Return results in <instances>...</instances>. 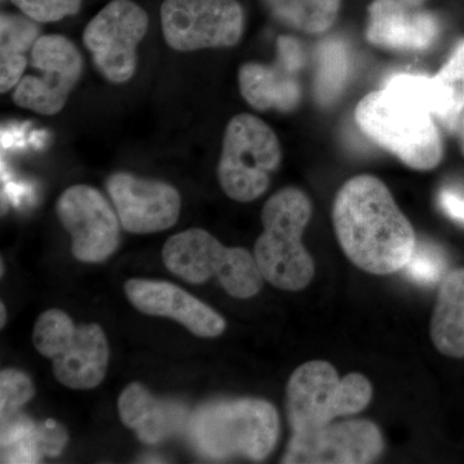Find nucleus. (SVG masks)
<instances>
[{
    "instance_id": "nucleus-1",
    "label": "nucleus",
    "mask_w": 464,
    "mask_h": 464,
    "mask_svg": "<svg viewBox=\"0 0 464 464\" xmlns=\"http://www.w3.org/2000/svg\"><path fill=\"white\" fill-rule=\"evenodd\" d=\"M333 224L344 255L366 273H398L417 244L413 227L389 188L369 174L342 186L333 206Z\"/></svg>"
},
{
    "instance_id": "nucleus-2",
    "label": "nucleus",
    "mask_w": 464,
    "mask_h": 464,
    "mask_svg": "<svg viewBox=\"0 0 464 464\" xmlns=\"http://www.w3.org/2000/svg\"><path fill=\"white\" fill-rule=\"evenodd\" d=\"M360 130L381 148L417 170L438 167L442 158L435 116L411 92L384 83L360 101L355 111Z\"/></svg>"
},
{
    "instance_id": "nucleus-3",
    "label": "nucleus",
    "mask_w": 464,
    "mask_h": 464,
    "mask_svg": "<svg viewBox=\"0 0 464 464\" xmlns=\"http://www.w3.org/2000/svg\"><path fill=\"white\" fill-rule=\"evenodd\" d=\"M311 215V201L299 188H283L266 201L264 231L253 256L264 279L276 288L298 292L314 279L315 264L302 243Z\"/></svg>"
},
{
    "instance_id": "nucleus-4",
    "label": "nucleus",
    "mask_w": 464,
    "mask_h": 464,
    "mask_svg": "<svg viewBox=\"0 0 464 464\" xmlns=\"http://www.w3.org/2000/svg\"><path fill=\"white\" fill-rule=\"evenodd\" d=\"M190 431L194 444L208 457H244L258 462L274 450L280 420L266 400H225L200 408L192 417Z\"/></svg>"
},
{
    "instance_id": "nucleus-5",
    "label": "nucleus",
    "mask_w": 464,
    "mask_h": 464,
    "mask_svg": "<svg viewBox=\"0 0 464 464\" xmlns=\"http://www.w3.org/2000/svg\"><path fill=\"white\" fill-rule=\"evenodd\" d=\"M372 396L373 387L365 375L351 373L341 378L329 362H308L293 372L286 386V414L293 435L359 414Z\"/></svg>"
},
{
    "instance_id": "nucleus-6",
    "label": "nucleus",
    "mask_w": 464,
    "mask_h": 464,
    "mask_svg": "<svg viewBox=\"0 0 464 464\" xmlns=\"http://www.w3.org/2000/svg\"><path fill=\"white\" fill-rule=\"evenodd\" d=\"M34 346L52 360L54 377L72 390H92L105 378L109 343L99 324L75 325L63 311L52 308L36 320Z\"/></svg>"
},
{
    "instance_id": "nucleus-7",
    "label": "nucleus",
    "mask_w": 464,
    "mask_h": 464,
    "mask_svg": "<svg viewBox=\"0 0 464 464\" xmlns=\"http://www.w3.org/2000/svg\"><path fill=\"white\" fill-rule=\"evenodd\" d=\"M161 256L168 270L185 282L203 284L216 276L235 298L253 297L264 284L255 256L246 249L227 248L201 228L170 237Z\"/></svg>"
},
{
    "instance_id": "nucleus-8",
    "label": "nucleus",
    "mask_w": 464,
    "mask_h": 464,
    "mask_svg": "<svg viewBox=\"0 0 464 464\" xmlns=\"http://www.w3.org/2000/svg\"><path fill=\"white\" fill-rule=\"evenodd\" d=\"M282 161L279 139L262 119L234 116L226 125L218 161V181L230 199L249 203L270 186L271 174Z\"/></svg>"
},
{
    "instance_id": "nucleus-9",
    "label": "nucleus",
    "mask_w": 464,
    "mask_h": 464,
    "mask_svg": "<svg viewBox=\"0 0 464 464\" xmlns=\"http://www.w3.org/2000/svg\"><path fill=\"white\" fill-rule=\"evenodd\" d=\"M160 24L174 51L230 48L243 36L244 9L237 0H164Z\"/></svg>"
},
{
    "instance_id": "nucleus-10",
    "label": "nucleus",
    "mask_w": 464,
    "mask_h": 464,
    "mask_svg": "<svg viewBox=\"0 0 464 464\" xmlns=\"http://www.w3.org/2000/svg\"><path fill=\"white\" fill-rule=\"evenodd\" d=\"M149 30L148 12L133 0H111L88 25L83 42L100 74L124 84L137 69V48Z\"/></svg>"
},
{
    "instance_id": "nucleus-11",
    "label": "nucleus",
    "mask_w": 464,
    "mask_h": 464,
    "mask_svg": "<svg viewBox=\"0 0 464 464\" xmlns=\"http://www.w3.org/2000/svg\"><path fill=\"white\" fill-rule=\"evenodd\" d=\"M30 65L36 74L24 75L14 88L12 100L20 108L35 114H58L65 108L83 74L81 52L66 36L41 35L34 44Z\"/></svg>"
},
{
    "instance_id": "nucleus-12",
    "label": "nucleus",
    "mask_w": 464,
    "mask_h": 464,
    "mask_svg": "<svg viewBox=\"0 0 464 464\" xmlns=\"http://www.w3.org/2000/svg\"><path fill=\"white\" fill-rule=\"evenodd\" d=\"M56 213L72 237V252L78 261L99 264L118 249L121 221L115 208L96 188L87 185L66 188L58 198Z\"/></svg>"
},
{
    "instance_id": "nucleus-13",
    "label": "nucleus",
    "mask_w": 464,
    "mask_h": 464,
    "mask_svg": "<svg viewBox=\"0 0 464 464\" xmlns=\"http://www.w3.org/2000/svg\"><path fill=\"white\" fill-rule=\"evenodd\" d=\"M383 449V436L373 422L350 420L292 435L282 463L366 464L378 459Z\"/></svg>"
},
{
    "instance_id": "nucleus-14",
    "label": "nucleus",
    "mask_w": 464,
    "mask_h": 464,
    "mask_svg": "<svg viewBox=\"0 0 464 464\" xmlns=\"http://www.w3.org/2000/svg\"><path fill=\"white\" fill-rule=\"evenodd\" d=\"M106 190L121 227L132 234L166 231L181 215V195L167 182L116 172L106 181Z\"/></svg>"
},
{
    "instance_id": "nucleus-15",
    "label": "nucleus",
    "mask_w": 464,
    "mask_h": 464,
    "mask_svg": "<svg viewBox=\"0 0 464 464\" xmlns=\"http://www.w3.org/2000/svg\"><path fill=\"white\" fill-rule=\"evenodd\" d=\"M277 50L279 63L276 65L248 63L239 70L241 96L259 111H292L301 101L302 91L297 79L298 70L304 63L301 45L295 39L280 36Z\"/></svg>"
},
{
    "instance_id": "nucleus-16",
    "label": "nucleus",
    "mask_w": 464,
    "mask_h": 464,
    "mask_svg": "<svg viewBox=\"0 0 464 464\" xmlns=\"http://www.w3.org/2000/svg\"><path fill=\"white\" fill-rule=\"evenodd\" d=\"M125 295L146 315L169 317L201 338L219 337L226 331L224 317L172 283L130 279Z\"/></svg>"
},
{
    "instance_id": "nucleus-17",
    "label": "nucleus",
    "mask_w": 464,
    "mask_h": 464,
    "mask_svg": "<svg viewBox=\"0 0 464 464\" xmlns=\"http://www.w3.org/2000/svg\"><path fill=\"white\" fill-rule=\"evenodd\" d=\"M438 18L422 8H408L392 0H373L368 8L366 39L398 51H423L438 38Z\"/></svg>"
},
{
    "instance_id": "nucleus-18",
    "label": "nucleus",
    "mask_w": 464,
    "mask_h": 464,
    "mask_svg": "<svg viewBox=\"0 0 464 464\" xmlns=\"http://www.w3.org/2000/svg\"><path fill=\"white\" fill-rule=\"evenodd\" d=\"M119 415L125 427L133 430L145 444H157L176 430L181 411L155 399L140 383L125 387L118 401Z\"/></svg>"
},
{
    "instance_id": "nucleus-19",
    "label": "nucleus",
    "mask_w": 464,
    "mask_h": 464,
    "mask_svg": "<svg viewBox=\"0 0 464 464\" xmlns=\"http://www.w3.org/2000/svg\"><path fill=\"white\" fill-rule=\"evenodd\" d=\"M431 338L442 355L463 359L464 267L441 280L431 320Z\"/></svg>"
},
{
    "instance_id": "nucleus-20",
    "label": "nucleus",
    "mask_w": 464,
    "mask_h": 464,
    "mask_svg": "<svg viewBox=\"0 0 464 464\" xmlns=\"http://www.w3.org/2000/svg\"><path fill=\"white\" fill-rule=\"evenodd\" d=\"M38 23L25 14H2L0 16V92L16 88L25 75L34 44L38 41Z\"/></svg>"
},
{
    "instance_id": "nucleus-21",
    "label": "nucleus",
    "mask_w": 464,
    "mask_h": 464,
    "mask_svg": "<svg viewBox=\"0 0 464 464\" xmlns=\"http://www.w3.org/2000/svg\"><path fill=\"white\" fill-rule=\"evenodd\" d=\"M284 25L307 34L328 32L340 14L342 0H262Z\"/></svg>"
},
{
    "instance_id": "nucleus-22",
    "label": "nucleus",
    "mask_w": 464,
    "mask_h": 464,
    "mask_svg": "<svg viewBox=\"0 0 464 464\" xmlns=\"http://www.w3.org/2000/svg\"><path fill=\"white\" fill-rule=\"evenodd\" d=\"M442 101L441 124L456 130L464 110V41L457 45L447 63L433 76Z\"/></svg>"
},
{
    "instance_id": "nucleus-23",
    "label": "nucleus",
    "mask_w": 464,
    "mask_h": 464,
    "mask_svg": "<svg viewBox=\"0 0 464 464\" xmlns=\"http://www.w3.org/2000/svg\"><path fill=\"white\" fill-rule=\"evenodd\" d=\"M326 44V43H325ZM320 72L317 79V94L326 101L334 99L347 78L348 61L344 48L337 43L324 45L320 54Z\"/></svg>"
},
{
    "instance_id": "nucleus-24",
    "label": "nucleus",
    "mask_w": 464,
    "mask_h": 464,
    "mask_svg": "<svg viewBox=\"0 0 464 464\" xmlns=\"http://www.w3.org/2000/svg\"><path fill=\"white\" fill-rule=\"evenodd\" d=\"M35 395V387L29 375L16 369H5L0 373V418L8 422Z\"/></svg>"
},
{
    "instance_id": "nucleus-25",
    "label": "nucleus",
    "mask_w": 464,
    "mask_h": 464,
    "mask_svg": "<svg viewBox=\"0 0 464 464\" xmlns=\"http://www.w3.org/2000/svg\"><path fill=\"white\" fill-rule=\"evenodd\" d=\"M404 268L408 276L415 283L432 285L444 279L447 261L439 246L422 241L415 244L413 255Z\"/></svg>"
},
{
    "instance_id": "nucleus-26",
    "label": "nucleus",
    "mask_w": 464,
    "mask_h": 464,
    "mask_svg": "<svg viewBox=\"0 0 464 464\" xmlns=\"http://www.w3.org/2000/svg\"><path fill=\"white\" fill-rule=\"evenodd\" d=\"M21 14L38 24L57 23L74 16L82 8L83 0H11Z\"/></svg>"
},
{
    "instance_id": "nucleus-27",
    "label": "nucleus",
    "mask_w": 464,
    "mask_h": 464,
    "mask_svg": "<svg viewBox=\"0 0 464 464\" xmlns=\"http://www.w3.org/2000/svg\"><path fill=\"white\" fill-rule=\"evenodd\" d=\"M440 206L454 221L464 224V195L460 192L444 188L439 195Z\"/></svg>"
},
{
    "instance_id": "nucleus-28",
    "label": "nucleus",
    "mask_w": 464,
    "mask_h": 464,
    "mask_svg": "<svg viewBox=\"0 0 464 464\" xmlns=\"http://www.w3.org/2000/svg\"><path fill=\"white\" fill-rule=\"evenodd\" d=\"M392 2L399 3L408 8H422L426 0H392Z\"/></svg>"
},
{
    "instance_id": "nucleus-29",
    "label": "nucleus",
    "mask_w": 464,
    "mask_h": 464,
    "mask_svg": "<svg viewBox=\"0 0 464 464\" xmlns=\"http://www.w3.org/2000/svg\"><path fill=\"white\" fill-rule=\"evenodd\" d=\"M0 311H2V313H0V319H2V322H0V328H3V326L5 325V319H7V314H5V304H0Z\"/></svg>"
},
{
    "instance_id": "nucleus-30",
    "label": "nucleus",
    "mask_w": 464,
    "mask_h": 464,
    "mask_svg": "<svg viewBox=\"0 0 464 464\" xmlns=\"http://www.w3.org/2000/svg\"><path fill=\"white\" fill-rule=\"evenodd\" d=\"M459 130H460V143H462V150L464 154V115L460 118L459 121Z\"/></svg>"
}]
</instances>
